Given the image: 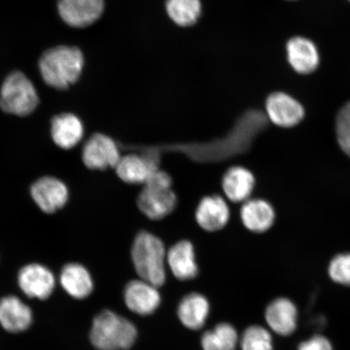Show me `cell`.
<instances>
[{
  "mask_svg": "<svg viewBox=\"0 0 350 350\" xmlns=\"http://www.w3.org/2000/svg\"><path fill=\"white\" fill-rule=\"evenodd\" d=\"M84 56L77 47L60 46L44 52L39 68L43 81L57 90H66L80 78Z\"/></svg>",
  "mask_w": 350,
  "mask_h": 350,
  "instance_id": "cell-1",
  "label": "cell"
},
{
  "mask_svg": "<svg viewBox=\"0 0 350 350\" xmlns=\"http://www.w3.org/2000/svg\"><path fill=\"white\" fill-rule=\"evenodd\" d=\"M131 258L142 280L157 288L163 286L166 275L163 241L148 232H139L131 248Z\"/></svg>",
  "mask_w": 350,
  "mask_h": 350,
  "instance_id": "cell-2",
  "label": "cell"
},
{
  "mask_svg": "<svg viewBox=\"0 0 350 350\" xmlns=\"http://www.w3.org/2000/svg\"><path fill=\"white\" fill-rule=\"evenodd\" d=\"M137 336L133 323L111 310H105L94 319L90 332L91 342L99 350L129 349Z\"/></svg>",
  "mask_w": 350,
  "mask_h": 350,
  "instance_id": "cell-3",
  "label": "cell"
},
{
  "mask_svg": "<svg viewBox=\"0 0 350 350\" xmlns=\"http://www.w3.org/2000/svg\"><path fill=\"white\" fill-rule=\"evenodd\" d=\"M36 89L29 79L21 72L10 74L0 91V107L4 112L16 116H27L38 106Z\"/></svg>",
  "mask_w": 350,
  "mask_h": 350,
  "instance_id": "cell-4",
  "label": "cell"
},
{
  "mask_svg": "<svg viewBox=\"0 0 350 350\" xmlns=\"http://www.w3.org/2000/svg\"><path fill=\"white\" fill-rule=\"evenodd\" d=\"M121 157L116 142L111 137L102 133L92 135L82 150L83 163L90 170L116 169Z\"/></svg>",
  "mask_w": 350,
  "mask_h": 350,
  "instance_id": "cell-5",
  "label": "cell"
},
{
  "mask_svg": "<svg viewBox=\"0 0 350 350\" xmlns=\"http://www.w3.org/2000/svg\"><path fill=\"white\" fill-rule=\"evenodd\" d=\"M269 120L281 128H293L304 119L305 109L299 100L283 92H275L266 100Z\"/></svg>",
  "mask_w": 350,
  "mask_h": 350,
  "instance_id": "cell-6",
  "label": "cell"
},
{
  "mask_svg": "<svg viewBox=\"0 0 350 350\" xmlns=\"http://www.w3.org/2000/svg\"><path fill=\"white\" fill-rule=\"evenodd\" d=\"M30 195L42 211L51 214L65 206L69 194L67 186L62 181L46 176L33 183Z\"/></svg>",
  "mask_w": 350,
  "mask_h": 350,
  "instance_id": "cell-7",
  "label": "cell"
},
{
  "mask_svg": "<svg viewBox=\"0 0 350 350\" xmlns=\"http://www.w3.org/2000/svg\"><path fill=\"white\" fill-rule=\"evenodd\" d=\"M104 5V0H59L58 10L66 24L85 28L100 18Z\"/></svg>",
  "mask_w": 350,
  "mask_h": 350,
  "instance_id": "cell-8",
  "label": "cell"
},
{
  "mask_svg": "<svg viewBox=\"0 0 350 350\" xmlns=\"http://www.w3.org/2000/svg\"><path fill=\"white\" fill-rule=\"evenodd\" d=\"M19 286L31 299H46L53 293V273L41 265L31 264L22 268L18 275Z\"/></svg>",
  "mask_w": 350,
  "mask_h": 350,
  "instance_id": "cell-9",
  "label": "cell"
},
{
  "mask_svg": "<svg viewBox=\"0 0 350 350\" xmlns=\"http://www.w3.org/2000/svg\"><path fill=\"white\" fill-rule=\"evenodd\" d=\"M177 198L172 188L144 186L137 199L139 210L152 220H161L172 213L176 206Z\"/></svg>",
  "mask_w": 350,
  "mask_h": 350,
  "instance_id": "cell-10",
  "label": "cell"
},
{
  "mask_svg": "<svg viewBox=\"0 0 350 350\" xmlns=\"http://www.w3.org/2000/svg\"><path fill=\"white\" fill-rule=\"evenodd\" d=\"M159 161L155 154H129L122 157L116 170L118 176L130 185H144L159 168Z\"/></svg>",
  "mask_w": 350,
  "mask_h": 350,
  "instance_id": "cell-11",
  "label": "cell"
},
{
  "mask_svg": "<svg viewBox=\"0 0 350 350\" xmlns=\"http://www.w3.org/2000/svg\"><path fill=\"white\" fill-rule=\"evenodd\" d=\"M124 300L131 312L148 316L160 306L161 295L157 287L153 284L144 280H135L126 284Z\"/></svg>",
  "mask_w": 350,
  "mask_h": 350,
  "instance_id": "cell-12",
  "label": "cell"
},
{
  "mask_svg": "<svg viewBox=\"0 0 350 350\" xmlns=\"http://www.w3.org/2000/svg\"><path fill=\"white\" fill-rule=\"evenodd\" d=\"M286 55L291 68L301 75L314 72L319 64L316 44L304 37H294L287 42Z\"/></svg>",
  "mask_w": 350,
  "mask_h": 350,
  "instance_id": "cell-13",
  "label": "cell"
},
{
  "mask_svg": "<svg viewBox=\"0 0 350 350\" xmlns=\"http://www.w3.org/2000/svg\"><path fill=\"white\" fill-rule=\"evenodd\" d=\"M33 321L32 310L18 297L8 296L0 300V325L12 334L27 330Z\"/></svg>",
  "mask_w": 350,
  "mask_h": 350,
  "instance_id": "cell-14",
  "label": "cell"
},
{
  "mask_svg": "<svg viewBox=\"0 0 350 350\" xmlns=\"http://www.w3.org/2000/svg\"><path fill=\"white\" fill-rule=\"evenodd\" d=\"M196 218L201 228L210 232L220 230L229 221L228 205L221 196L205 197L197 208Z\"/></svg>",
  "mask_w": 350,
  "mask_h": 350,
  "instance_id": "cell-15",
  "label": "cell"
},
{
  "mask_svg": "<svg viewBox=\"0 0 350 350\" xmlns=\"http://www.w3.org/2000/svg\"><path fill=\"white\" fill-rule=\"evenodd\" d=\"M51 137L57 146L71 150L84 137V125L79 118L71 113H61L51 121Z\"/></svg>",
  "mask_w": 350,
  "mask_h": 350,
  "instance_id": "cell-16",
  "label": "cell"
},
{
  "mask_svg": "<svg viewBox=\"0 0 350 350\" xmlns=\"http://www.w3.org/2000/svg\"><path fill=\"white\" fill-rule=\"evenodd\" d=\"M265 319L271 329L281 336L293 334L297 327V310L290 299L280 297L266 309Z\"/></svg>",
  "mask_w": 350,
  "mask_h": 350,
  "instance_id": "cell-17",
  "label": "cell"
},
{
  "mask_svg": "<svg viewBox=\"0 0 350 350\" xmlns=\"http://www.w3.org/2000/svg\"><path fill=\"white\" fill-rule=\"evenodd\" d=\"M167 262L174 277L180 281L194 279L198 275L193 245L189 241H180L170 249Z\"/></svg>",
  "mask_w": 350,
  "mask_h": 350,
  "instance_id": "cell-18",
  "label": "cell"
},
{
  "mask_svg": "<svg viewBox=\"0 0 350 350\" xmlns=\"http://www.w3.org/2000/svg\"><path fill=\"white\" fill-rule=\"evenodd\" d=\"M241 219L245 227L255 233H264L273 225L274 209L262 200H247L241 209Z\"/></svg>",
  "mask_w": 350,
  "mask_h": 350,
  "instance_id": "cell-19",
  "label": "cell"
},
{
  "mask_svg": "<svg viewBox=\"0 0 350 350\" xmlns=\"http://www.w3.org/2000/svg\"><path fill=\"white\" fill-rule=\"evenodd\" d=\"M255 178L251 172L241 166H234L227 170L222 179L225 194L233 202H246L251 196Z\"/></svg>",
  "mask_w": 350,
  "mask_h": 350,
  "instance_id": "cell-20",
  "label": "cell"
},
{
  "mask_svg": "<svg viewBox=\"0 0 350 350\" xmlns=\"http://www.w3.org/2000/svg\"><path fill=\"white\" fill-rule=\"evenodd\" d=\"M209 304L206 297L192 293L183 297L178 308V317L183 325L191 330H199L207 321Z\"/></svg>",
  "mask_w": 350,
  "mask_h": 350,
  "instance_id": "cell-21",
  "label": "cell"
},
{
  "mask_svg": "<svg viewBox=\"0 0 350 350\" xmlns=\"http://www.w3.org/2000/svg\"><path fill=\"white\" fill-rule=\"evenodd\" d=\"M60 282L66 292L77 299H85L93 291L94 283L90 273L79 264L65 265Z\"/></svg>",
  "mask_w": 350,
  "mask_h": 350,
  "instance_id": "cell-22",
  "label": "cell"
},
{
  "mask_svg": "<svg viewBox=\"0 0 350 350\" xmlns=\"http://www.w3.org/2000/svg\"><path fill=\"white\" fill-rule=\"evenodd\" d=\"M165 12L169 18L180 27H190L202 13L200 0H166Z\"/></svg>",
  "mask_w": 350,
  "mask_h": 350,
  "instance_id": "cell-23",
  "label": "cell"
},
{
  "mask_svg": "<svg viewBox=\"0 0 350 350\" xmlns=\"http://www.w3.org/2000/svg\"><path fill=\"white\" fill-rule=\"evenodd\" d=\"M239 336L230 323H219L213 330L203 335L201 345L204 350H235Z\"/></svg>",
  "mask_w": 350,
  "mask_h": 350,
  "instance_id": "cell-24",
  "label": "cell"
},
{
  "mask_svg": "<svg viewBox=\"0 0 350 350\" xmlns=\"http://www.w3.org/2000/svg\"><path fill=\"white\" fill-rule=\"evenodd\" d=\"M241 348L242 350H273L272 336L262 327H249L241 339Z\"/></svg>",
  "mask_w": 350,
  "mask_h": 350,
  "instance_id": "cell-25",
  "label": "cell"
},
{
  "mask_svg": "<svg viewBox=\"0 0 350 350\" xmlns=\"http://www.w3.org/2000/svg\"><path fill=\"white\" fill-rule=\"evenodd\" d=\"M328 274L336 283L350 286V253L336 256L328 267Z\"/></svg>",
  "mask_w": 350,
  "mask_h": 350,
  "instance_id": "cell-26",
  "label": "cell"
},
{
  "mask_svg": "<svg viewBox=\"0 0 350 350\" xmlns=\"http://www.w3.org/2000/svg\"><path fill=\"white\" fill-rule=\"evenodd\" d=\"M336 133L340 150L350 157V124L336 122Z\"/></svg>",
  "mask_w": 350,
  "mask_h": 350,
  "instance_id": "cell-27",
  "label": "cell"
},
{
  "mask_svg": "<svg viewBox=\"0 0 350 350\" xmlns=\"http://www.w3.org/2000/svg\"><path fill=\"white\" fill-rule=\"evenodd\" d=\"M172 179L167 173L161 172L160 170H156L154 173L151 174L148 178L144 186H148L157 188H172Z\"/></svg>",
  "mask_w": 350,
  "mask_h": 350,
  "instance_id": "cell-28",
  "label": "cell"
},
{
  "mask_svg": "<svg viewBox=\"0 0 350 350\" xmlns=\"http://www.w3.org/2000/svg\"><path fill=\"white\" fill-rule=\"evenodd\" d=\"M299 350H334L330 341L325 336H314L299 345Z\"/></svg>",
  "mask_w": 350,
  "mask_h": 350,
  "instance_id": "cell-29",
  "label": "cell"
},
{
  "mask_svg": "<svg viewBox=\"0 0 350 350\" xmlns=\"http://www.w3.org/2000/svg\"><path fill=\"white\" fill-rule=\"evenodd\" d=\"M336 122H348L350 124V102L345 103L336 116Z\"/></svg>",
  "mask_w": 350,
  "mask_h": 350,
  "instance_id": "cell-30",
  "label": "cell"
},
{
  "mask_svg": "<svg viewBox=\"0 0 350 350\" xmlns=\"http://www.w3.org/2000/svg\"><path fill=\"white\" fill-rule=\"evenodd\" d=\"M349 1H350V0H349Z\"/></svg>",
  "mask_w": 350,
  "mask_h": 350,
  "instance_id": "cell-31",
  "label": "cell"
}]
</instances>
